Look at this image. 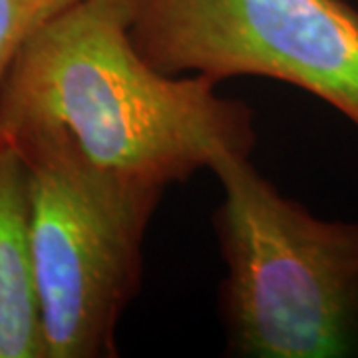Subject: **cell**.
I'll return each instance as SVG.
<instances>
[{
	"label": "cell",
	"mask_w": 358,
	"mask_h": 358,
	"mask_svg": "<svg viewBox=\"0 0 358 358\" xmlns=\"http://www.w3.org/2000/svg\"><path fill=\"white\" fill-rule=\"evenodd\" d=\"M249 157L211 166L223 189L213 229L227 268V348L245 358L348 357L358 346V219L313 215Z\"/></svg>",
	"instance_id": "cell-2"
},
{
	"label": "cell",
	"mask_w": 358,
	"mask_h": 358,
	"mask_svg": "<svg viewBox=\"0 0 358 358\" xmlns=\"http://www.w3.org/2000/svg\"><path fill=\"white\" fill-rule=\"evenodd\" d=\"M13 145L24 159L30 255L46 358L117 355V322L140 293L143 243L166 187L90 162L62 129Z\"/></svg>",
	"instance_id": "cell-3"
},
{
	"label": "cell",
	"mask_w": 358,
	"mask_h": 358,
	"mask_svg": "<svg viewBox=\"0 0 358 358\" xmlns=\"http://www.w3.org/2000/svg\"><path fill=\"white\" fill-rule=\"evenodd\" d=\"M80 2L84 0H0V78L26 40Z\"/></svg>",
	"instance_id": "cell-6"
},
{
	"label": "cell",
	"mask_w": 358,
	"mask_h": 358,
	"mask_svg": "<svg viewBox=\"0 0 358 358\" xmlns=\"http://www.w3.org/2000/svg\"><path fill=\"white\" fill-rule=\"evenodd\" d=\"M129 24V0H84L26 40L0 78V141L62 129L90 162L166 189L251 155L253 110L209 78L157 70Z\"/></svg>",
	"instance_id": "cell-1"
},
{
	"label": "cell",
	"mask_w": 358,
	"mask_h": 358,
	"mask_svg": "<svg viewBox=\"0 0 358 358\" xmlns=\"http://www.w3.org/2000/svg\"><path fill=\"white\" fill-rule=\"evenodd\" d=\"M131 40L157 70L291 84L358 128V10L345 0H129Z\"/></svg>",
	"instance_id": "cell-4"
},
{
	"label": "cell",
	"mask_w": 358,
	"mask_h": 358,
	"mask_svg": "<svg viewBox=\"0 0 358 358\" xmlns=\"http://www.w3.org/2000/svg\"><path fill=\"white\" fill-rule=\"evenodd\" d=\"M0 358H46L30 255L28 171L0 141Z\"/></svg>",
	"instance_id": "cell-5"
}]
</instances>
